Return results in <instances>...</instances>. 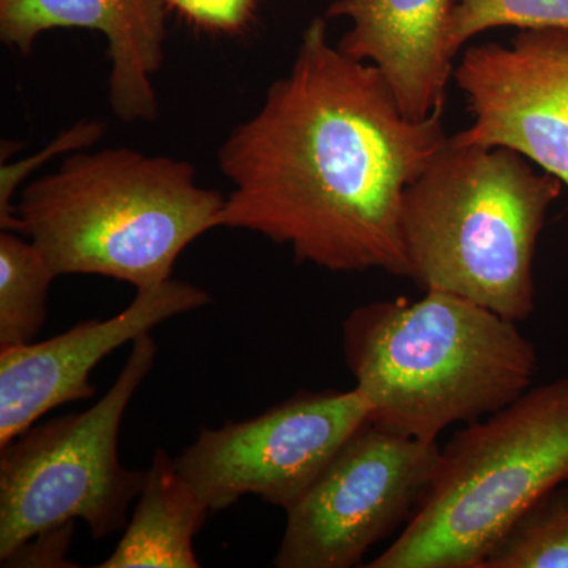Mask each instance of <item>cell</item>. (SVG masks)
<instances>
[{
    "mask_svg": "<svg viewBox=\"0 0 568 568\" xmlns=\"http://www.w3.org/2000/svg\"><path fill=\"white\" fill-rule=\"evenodd\" d=\"M447 141L443 112L407 119L379 69L332 47L315 18L290 73L220 149L233 185L222 226L325 271L410 278L403 196Z\"/></svg>",
    "mask_w": 568,
    "mask_h": 568,
    "instance_id": "6da1fadb",
    "label": "cell"
},
{
    "mask_svg": "<svg viewBox=\"0 0 568 568\" xmlns=\"http://www.w3.org/2000/svg\"><path fill=\"white\" fill-rule=\"evenodd\" d=\"M343 353L369 422L426 443L510 405L538 366L518 323L437 290L355 308L343 323Z\"/></svg>",
    "mask_w": 568,
    "mask_h": 568,
    "instance_id": "7a4b0ae2",
    "label": "cell"
},
{
    "mask_svg": "<svg viewBox=\"0 0 568 568\" xmlns=\"http://www.w3.org/2000/svg\"><path fill=\"white\" fill-rule=\"evenodd\" d=\"M226 196L192 164L132 149L74 153L26 186L14 215L55 275H102L136 291L166 282L197 237L222 226Z\"/></svg>",
    "mask_w": 568,
    "mask_h": 568,
    "instance_id": "3957f363",
    "label": "cell"
},
{
    "mask_svg": "<svg viewBox=\"0 0 568 568\" xmlns=\"http://www.w3.org/2000/svg\"><path fill=\"white\" fill-rule=\"evenodd\" d=\"M562 185L511 149L448 138L403 196L410 278L515 323L529 320L537 242Z\"/></svg>",
    "mask_w": 568,
    "mask_h": 568,
    "instance_id": "277c9868",
    "label": "cell"
},
{
    "mask_svg": "<svg viewBox=\"0 0 568 568\" xmlns=\"http://www.w3.org/2000/svg\"><path fill=\"white\" fill-rule=\"evenodd\" d=\"M568 484V377L530 387L440 447L435 477L368 568H481L500 537Z\"/></svg>",
    "mask_w": 568,
    "mask_h": 568,
    "instance_id": "5b68a950",
    "label": "cell"
},
{
    "mask_svg": "<svg viewBox=\"0 0 568 568\" xmlns=\"http://www.w3.org/2000/svg\"><path fill=\"white\" fill-rule=\"evenodd\" d=\"M156 354L152 336H140L110 392L91 409L36 424L0 447V562L39 534L77 519L95 540L125 528L145 470L122 465L119 432Z\"/></svg>",
    "mask_w": 568,
    "mask_h": 568,
    "instance_id": "8992f818",
    "label": "cell"
},
{
    "mask_svg": "<svg viewBox=\"0 0 568 568\" xmlns=\"http://www.w3.org/2000/svg\"><path fill=\"white\" fill-rule=\"evenodd\" d=\"M440 446L366 422L286 511L278 568H353L405 528L435 477Z\"/></svg>",
    "mask_w": 568,
    "mask_h": 568,
    "instance_id": "52a82bcc",
    "label": "cell"
},
{
    "mask_svg": "<svg viewBox=\"0 0 568 568\" xmlns=\"http://www.w3.org/2000/svg\"><path fill=\"white\" fill-rule=\"evenodd\" d=\"M366 422L369 407L355 388L298 392L248 420L203 429L174 463L211 511L244 496L287 511Z\"/></svg>",
    "mask_w": 568,
    "mask_h": 568,
    "instance_id": "ba28073f",
    "label": "cell"
},
{
    "mask_svg": "<svg viewBox=\"0 0 568 568\" xmlns=\"http://www.w3.org/2000/svg\"><path fill=\"white\" fill-rule=\"evenodd\" d=\"M455 80L473 123L452 141L511 149L568 186V29L469 48Z\"/></svg>",
    "mask_w": 568,
    "mask_h": 568,
    "instance_id": "9c48e42d",
    "label": "cell"
},
{
    "mask_svg": "<svg viewBox=\"0 0 568 568\" xmlns=\"http://www.w3.org/2000/svg\"><path fill=\"white\" fill-rule=\"evenodd\" d=\"M207 304L211 295L204 290L170 278L138 291L132 304L108 320L84 321L44 342L0 349V447L55 407L95 395L89 377L115 349Z\"/></svg>",
    "mask_w": 568,
    "mask_h": 568,
    "instance_id": "30bf717a",
    "label": "cell"
},
{
    "mask_svg": "<svg viewBox=\"0 0 568 568\" xmlns=\"http://www.w3.org/2000/svg\"><path fill=\"white\" fill-rule=\"evenodd\" d=\"M166 11L163 0H0V39L28 55L51 29L102 32L112 62V111L125 122L153 121L152 78L163 63Z\"/></svg>",
    "mask_w": 568,
    "mask_h": 568,
    "instance_id": "8fae6325",
    "label": "cell"
},
{
    "mask_svg": "<svg viewBox=\"0 0 568 568\" xmlns=\"http://www.w3.org/2000/svg\"><path fill=\"white\" fill-rule=\"evenodd\" d=\"M454 0H335L327 18H349L339 41L351 59L372 62L410 121L443 112L454 55L448 20Z\"/></svg>",
    "mask_w": 568,
    "mask_h": 568,
    "instance_id": "7c38bea8",
    "label": "cell"
},
{
    "mask_svg": "<svg viewBox=\"0 0 568 568\" xmlns=\"http://www.w3.org/2000/svg\"><path fill=\"white\" fill-rule=\"evenodd\" d=\"M209 514L212 511L181 476L174 459L156 448L132 521L99 567L197 568L193 540Z\"/></svg>",
    "mask_w": 568,
    "mask_h": 568,
    "instance_id": "4fadbf2b",
    "label": "cell"
},
{
    "mask_svg": "<svg viewBox=\"0 0 568 568\" xmlns=\"http://www.w3.org/2000/svg\"><path fill=\"white\" fill-rule=\"evenodd\" d=\"M33 242L0 233V349L31 345L48 320V293L55 278Z\"/></svg>",
    "mask_w": 568,
    "mask_h": 568,
    "instance_id": "5bb4252c",
    "label": "cell"
},
{
    "mask_svg": "<svg viewBox=\"0 0 568 568\" xmlns=\"http://www.w3.org/2000/svg\"><path fill=\"white\" fill-rule=\"evenodd\" d=\"M481 568H568V484L530 506L488 552Z\"/></svg>",
    "mask_w": 568,
    "mask_h": 568,
    "instance_id": "9a60e30c",
    "label": "cell"
},
{
    "mask_svg": "<svg viewBox=\"0 0 568 568\" xmlns=\"http://www.w3.org/2000/svg\"><path fill=\"white\" fill-rule=\"evenodd\" d=\"M495 28L568 29V0H454L448 50L457 55L466 41Z\"/></svg>",
    "mask_w": 568,
    "mask_h": 568,
    "instance_id": "2e32d148",
    "label": "cell"
},
{
    "mask_svg": "<svg viewBox=\"0 0 568 568\" xmlns=\"http://www.w3.org/2000/svg\"><path fill=\"white\" fill-rule=\"evenodd\" d=\"M103 126L97 122H81L62 133L52 144L48 145L47 151L32 156V159L22 160L14 164H2V174H0V227L2 231H18V220L14 215L13 194L22 179L32 173V166L50 160L55 153H65L78 151L81 148H88L93 141L102 136Z\"/></svg>",
    "mask_w": 568,
    "mask_h": 568,
    "instance_id": "e0dca14e",
    "label": "cell"
},
{
    "mask_svg": "<svg viewBox=\"0 0 568 568\" xmlns=\"http://www.w3.org/2000/svg\"><path fill=\"white\" fill-rule=\"evenodd\" d=\"M186 24L216 36H239L252 26L260 0H163Z\"/></svg>",
    "mask_w": 568,
    "mask_h": 568,
    "instance_id": "ac0fdd59",
    "label": "cell"
},
{
    "mask_svg": "<svg viewBox=\"0 0 568 568\" xmlns=\"http://www.w3.org/2000/svg\"><path fill=\"white\" fill-rule=\"evenodd\" d=\"M74 523L47 530L31 538L28 544L22 545L10 559H7L2 566H10L17 560V566L29 567H69L65 552L69 548L71 534H73Z\"/></svg>",
    "mask_w": 568,
    "mask_h": 568,
    "instance_id": "d6986e66",
    "label": "cell"
}]
</instances>
